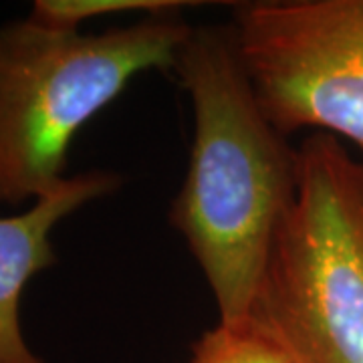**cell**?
Instances as JSON below:
<instances>
[{
	"label": "cell",
	"mask_w": 363,
	"mask_h": 363,
	"mask_svg": "<svg viewBox=\"0 0 363 363\" xmlns=\"http://www.w3.org/2000/svg\"><path fill=\"white\" fill-rule=\"evenodd\" d=\"M190 30L180 13L93 35L0 25V204L55 192L79 131L135 77L172 71Z\"/></svg>",
	"instance_id": "obj_2"
},
{
	"label": "cell",
	"mask_w": 363,
	"mask_h": 363,
	"mask_svg": "<svg viewBox=\"0 0 363 363\" xmlns=\"http://www.w3.org/2000/svg\"><path fill=\"white\" fill-rule=\"evenodd\" d=\"M248 317L297 363H363V162L311 133Z\"/></svg>",
	"instance_id": "obj_3"
},
{
	"label": "cell",
	"mask_w": 363,
	"mask_h": 363,
	"mask_svg": "<svg viewBox=\"0 0 363 363\" xmlns=\"http://www.w3.org/2000/svg\"><path fill=\"white\" fill-rule=\"evenodd\" d=\"M121 176L89 169L69 176L23 214L0 218V363H45L28 347L21 325V298L28 281L57 264L51 234L79 208L113 194Z\"/></svg>",
	"instance_id": "obj_5"
},
{
	"label": "cell",
	"mask_w": 363,
	"mask_h": 363,
	"mask_svg": "<svg viewBox=\"0 0 363 363\" xmlns=\"http://www.w3.org/2000/svg\"><path fill=\"white\" fill-rule=\"evenodd\" d=\"M362 162H363V154H362Z\"/></svg>",
	"instance_id": "obj_8"
},
{
	"label": "cell",
	"mask_w": 363,
	"mask_h": 363,
	"mask_svg": "<svg viewBox=\"0 0 363 363\" xmlns=\"http://www.w3.org/2000/svg\"><path fill=\"white\" fill-rule=\"evenodd\" d=\"M186 363H297L252 317L218 321L190 347Z\"/></svg>",
	"instance_id": "obj_6"
},
{
	"label": "cell",
	"mask_w": 363,
	"mask_h": 363,
	"mask_svg": "<svg viewBox=\"0 0 363 363\" xmlns=\"http://www.w3.org/2000/svg\"><path fill=\"white\" fill-rule=\"evenodd\" d=\"M172 71L194 131L169 224L204 274L218 321L245 319L297 192L298 152L262 111L230 25L192 26Z\"/></svg>",
	"instance_id": "obj_1"
},
{
	"label": "cell",
	"mask_w": 363,
	"mask_h": 363,
	"mask_svg": "<svg viewBox=\"0 0 363 363\" xmlns=\"http://www.w3.org/2000/svg\"><path fill=\"white\" fill-rule=\"evenodd\" d=\"M186 6L200 2L184 0H37L30 11V21L37 25L61 30H79V26L101 16L142 13L145 16L182 13Z\"/></svg>",
	"instance_id": "obj_7"
},
{
	"label": "cell",
	"mask_w": 363,
	"mask_h": 363,
	"mask_svg": "<svg viewBox=\"0 0 363 363\" xmlns=\"http://www.w3.org/2000/svg\"><path fill=\"white\" fill-rule=\"evenodd\" d=\"M230 26L277 130L327 133L363 154V0L247 2Z\"/></svg>",
	"instance_id": "obj_4"
}]
</instances>
